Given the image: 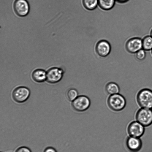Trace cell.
<instances>
[{
    "label": "cell",
    "mask_w": 152,
    "mask_h": 152,
    "mask_svg": "<svg viewBox=\"0 0 152 152\" xmlns=\"http://www.w3.org/2000/svg\"><path fill=\"white\" fill-rule=\"evenodd\" d=\"M31 77L35 82L42 83L46 80V72L42 69H37L33 71Z\"/></svg>",
    "instance_id": "7c38bea8"
},
{
    "label": "cell",
    "mask_w": 152,
    "mask_h": 152,
    "mask_svg": "<svg viewBox=\"0 0 152 152\" xmlns=\"http://www.w3.org/2000/svg\"><path fill=\"white\" fill-rule=\"evenodd\" d=\"M15 13L20 17L27 15L29 11V6L26 0H15L13 4Z\"/></svg>",
    "instance_id": "ba28073f"
},
{
    "label": "cell",
    "mask_w": 152,
    "mask_h": 152,
    "mask_svg": "<svg viewBox=\"0 0 152 152\" xmlns=\"http://www.w3.org/2000/svg\"><path fill=\"white\" fill-rule=\"evenodd\" d=\"M145 126L137 121L131 122L128 125L127 131L130 136L140 138L144 134Z\"/></svg>",
    "instance_id": "52a82bcc"
},
{
    "label": "cell",
    "mask_w": 152,
    "mask_h": 152,
    "mask_svg": "<svg viewBox=\"0 0 152 152\" xmlns=\"http://www.w3.org/2000/svg\"><path fill=\"white\" fill-rule=\"evenodd\" d=\"M96 51L97 54L101 57H105L110 53L111 47L107 41L102 40L99 41L96 46Z\"/></svg>",
    "instance_id": "30bf717a"
},
{
    "label": "cell",
    "mask_w": 152,
    "mask_h": 152,
    "mask_svg": "<svg viewBox=\"0 0 152 152\" xmlns=\"http://www.w3.org/2000/svg\"><path fill=\"white\" fill-rule=\"evenodd\" d=\"M91 104L90 99L84 95L78 96L72 102L71 106L73 109L78 112H82L87 110Z\"/></svg>",
    "instance_id": "277c9868"
},
{
    "label": "cell",
    "mask_w": 152,
    "mask_h": 152,
    "mask_svg": "<svg viewBox=\"0 0 152 152\" xmlns=\"http://www.w3.org/2000/svg\"><path fill=\"white\" fill-rule=\"evenodd\" d=\"M98 5L102 9L108 10L114 6L115 0H98Z\"/></svg>",
    "instance_id": "5bb4252c"
},
{
    "label": "cell",
    "mask_w": 152,
    "mask_h": 152,
    "mask_svg": "<svg viewBox=\"0 0 152 152\" xmlns=\"http://www.w3.org/2000/svg\"><path fill=\"white\" fill-rule=\"evenodd\" d=\"M64 74L63 70L61 68L53 67L49 69L46 72V80L49 83L54 84L59 82Z\"/></svg>",
    "instance_id": "8992f818"
},
{
    "label": "cell",
    "mask_w": 152,
    "mask_h": 152,
    "mask_svg": "<svg viewBox=\"0 0 152 152\" xmlns=\"http://www.w3.org/2000/svg\"></svg>",
    "instance_id": "cb8c5ba5"
},
{
    "label": "cell",
    "mask_w": 152,
    "mask_h": 152,
    "mask_svg": "<svg viewBox=\"0 0 152 152\" xmlns=\"http://www.w3.org/2000/svg\"><path fill=\"white\" fill-rule=\"evenodd\" d=\"M150 34L151 36L152 37V29L151 31Z\"/></svg>",
    "instance_id": "7402d4cb"
},
{
    "label": "cell",
    "mask_w": 152,
    "mask_h": 152,
    "mask_svg": "<svg viewBox=\"0 0 152 152\" xmlns=\"http://www.w3.org/2000/svg\"><path fill=\"white\" fill-rule=\"evenodd\" d=\"M151 53H152V49L151 50Z\"/></svg>",
    "instance_id": "603a6c76"
},
{
    "label": "cell",
    "mask_w": 152,
    "mask_h": 152,
    "mask_svg": "<svg viewBox=\"0 0 152 152\" xmlns=\"http://www.w3.org/2000/svg\"><path fill=\"white\" fill-rule=\"evenodd\" d=\"M15 152H32L26 146H21L17 148Z\"/></svg>",
    "instance_id": "d6986e66"
},
{
    "label": "cell",
    "mask_w": 152,
    "mask_h": 152,
    "mask_svg": "<svg viewBox=\"0 0 152 152\" xmlns=\"http://www.w3.org/2000/svg\"><path fill=\"white\" fill-rule=\"evenodd\" d=\"M136 100L141 108L152 109V90L148 88L140 90L137 94Z\"/></svg>",
    "instance_id": "7a4b0ae2"
},
{
    "label": "cell",
    "mask_w": 152,
    "mask_h": 152,
    "mask_svg": "<svg viewBox=\"0 0 152 152\" xmlns=\"http://www.w3.org/2000/svg\"><path fill=\"white\" fill-rule=\"evenodd\" d=\"M82 2L84 7L89 10L95 9L98 5V0H82Z\"/></svg>",
    "instance_id": "2e32d148"
},
{
    "label": "cell",
    "mask_w": 152,
    "mask_h": 152,
    "mask_svg": "<svg viewBox=\"0 0 152 152\" xmlns=\"http://www.w3.org/2000/svg\"><path fill=\"white\" fill-rule=\"evenodd\" d=\"M145 51L142 49L135 54V56L136 59L139 61H142L145 58L146 56Z\"/></svg>",
    "instance_id": "ac0fdd59"
},
{
    "label": "cell",
    "mask_w": 152,
    "mask_h": 152,
    "mask_svg": "<svg viewBox=\"0 0 152 152\" xmlns=\"http://www.w3.org/2000/svg\"><path fill=\"white\" fill-rule=\"evenodd\" d=\"M137 121L145 127L152 124V109L141 108L137 111L135 115Z\"/></svg>",
    "instance_id": "3957f363"
},
{
    "label": "cell",
    "mask_w": 152,
    "mask_h": 152,
    "mask_svg": "<svg viewBox=\"0 0 152 152\" xmlns=\"http://www.w3.org/2000/svg\"><path fill=\"white\" fill-rule=\"evenodd\" d=\"M129 0H115V1L120 3H124L127 2Z\"/></svg>",
    "instance_id": "44dd1931"
},
{
    "label": "cell",
    "mask_w": 152,
    "mask_h": 152,
    "mask_svg": "<svg viewBox=\"0 0 152 152\" xmlns=\"http://www.w3.org/2000/svg\"><path fill=\"white\" fill-rule=\"evenodd\" d=\"M142 49L145 51H149L152 49V37L147 36L142 39Z\"/></svg>",
    "instance_id": "9a60e30c"
},
{
    "label": "cell",
    "mask_w": 152,
    "mask_h": 152,
    "mask_svg": "<svg viewBox=\"0 0 152 152\" xmlns=\"http://www.w3.org/2000/svg\"><path fill=\"white\" fill-rule=\"evenodd\" d=\"M30 94L29 89L25 87L19 86L13 91L12 96L13 99L18 103H23L29 98Z\"/></svg>",
    "instance_id": "5b68a950"
},
{
    "label": "cell",
    "mask_w": 152,
    "mask_h": 152,
    "mask_svg": "<svg viewBox=\"0 0 152 152\" xmlns=\"http://www.w3.org/2000/svg\"><path fill=\"white\" fill-rule=\"evenodd\" d=\"M43 152H57L56 150L54 148L51 147H48L46 148L44 150Z\"/></svg>",
    "instance_id": "ffe728a7"
},
{
    "label": "cell",
    "mask_w": 152,
    "mask_h": 152,
    "mask_svg": "<svg viewBox=\"0 0 152 152\" xmlns=\"http://www.w3.org/2000/svg\"><path fill=\"white\" fill-rule=\"evenodd\" d=\"M66 95L67 99L72 102L78 96V93L76 89L71 88L67 91Z\"/></svg>",
    "instance_id": "e0dca14e"
},
{
    "label": "cell",
    "mask_w": 152,
    "mask_h": 152,
    "mask_svg": "<svg viewBox=\"0 0 152 152\" xmlns=\"http://www.w3.org/2000/svg\"><path fill=\"white\" fill-rule=\"evenodd\" d=\"M105 90L106 93L110 95L119 93L120 88L117 83L114 82H110L106 85Z\"/></svg>",
    "instance_id": "4fadbf2b"
},
{
    "label": "cell",
    "mask_w": 152,
    "mask_h": 152,
    "mask_svg": "<svg viewBox=\"0 0 152 152\" xmlns=\"http://www.w3.org/2000/svg\"><path fill=\"white\" fill-rule=\"evenodd\" d=\"M126 145L131 152H137L141 149L142 143L140 138L129 136L126 140Z\"/></svg>",
    "instance_id": "8fae6325"
},
{
    "label": "cell",
    "mask_w": 152,
    "mask_h": 152,
    "mask_svg": "<svg viewBox=\"0 0 152 152\" xmlns=\"http://www.w3.org/2000/svg\"><path fill=\"white\" fill-rule=\"evenodd\" d=\"M125 47L128 52L131 53H135L142 49V39L139 37L131 38L126 42Z\"/></svg>",
    "instance_id": "9c48e42d"
},
{
    "label": "cell",
    "mask_w": 152,
    "mask_h": 152,
    "mask_svg": "<svg viewBox=\"0 0 152 152\" xmlns=\"http://www.w3.org/2000/svg\"><path fill=\"white\" fill-rule=\"evenodd\" d=\"M107 103L108 107L115 112H119L125 107L126 101L125 97L119 93L110 95L107 98Z\"/></svg>",
    "instance_id": "6da1fadb"
}]
</instances>
